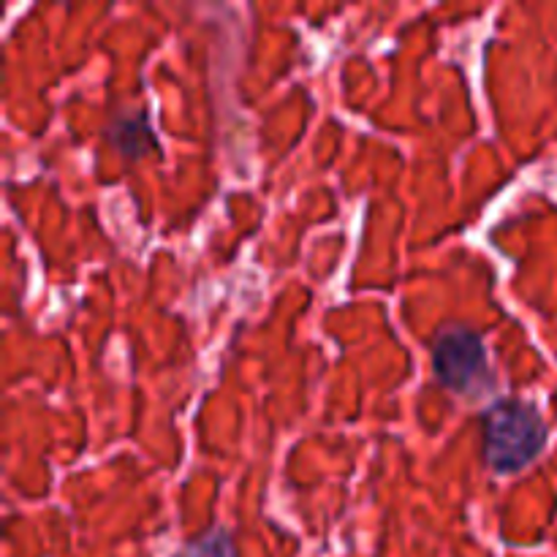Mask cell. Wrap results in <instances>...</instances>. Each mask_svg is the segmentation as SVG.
<instances>
[{
    "label": "cell",
    "mask_w": 557,
    "mask_h": 557,
    "mask_svg": "<svg viewBox=\"0 0 557 557\" xmlns=\"http://www.w3.org/2000/svg\"><path fill=\"white\" fill-rule=\"evenodd\" d=\"M484 462L500 476L520 473L547 446V424L525 400L500 397L482 413Z\"/></svg>",
    "instance_id": "obj_1"
},
{
    "label": "cell",
    "mask_w": 557,
    "mask_h": 557,
    "mask_svg": "<svg viewBox=\"0 0 557 557\" xmlns=\"http://www.w3.org/2000/svg\"><path fill=\"white\" fill-rule=\"evenodd\" d=\"M433 370L438 384L457 395H482L495 384L482 335L468 326H446L435 335Z\"/></svg>",
    "instance_id": "obj_2"
},
{
    "label": "cell",
    "mask_w": 557,
    "mask_h": 557,
    "mask_svg": "<svg viewBox=\"0 0 557 557\" xmlns=\"http://www.w3.org/2000/svg\"><path fill=\"white\" fill-rule=\"evenodd\" d=\"M107 139L117 147L123 156L141 158L150 150H158L156 131H152L150 117L145 112H128L117 114L112 125L107 128Z\"/></svg>",
    "instance_id": "obj_3"
},
{
    "label": "cell",
    "mask_w": 557,
    "mask_h": 557,
    "mask_svg": "<svg viewBox=\"0 0 557 557\" xmlns=\"http://www.w3.org/2000/svg\"><path fill=\"white\" fill-rule=\"evenodd\" d=\"M177 557H237V549L226 528H212L210 533L190 542Z\"/></svg>",
    "instance_id": "obj_4"
}]
</instances>
